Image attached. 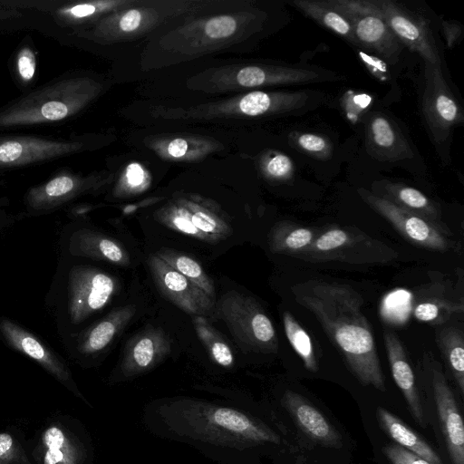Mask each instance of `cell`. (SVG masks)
Here are the masks:
<instances>
[{
  "label": "cell",
  "mask_w": 464,
  "mask_h": 464,
  "mask_svg": "<svg viewBox=\"0 0 464 464\" xmlns=\"http://www.w3.org/2000/svg\"><path fill=\"white\" fill-rule=\"evenodd\" d=\"M292 290L296 303L315 316L341 351L357 380L385 392L384 375L359 293L346 285L318 280L299 284Z\"/></svg>",
  "instance_id": "obj_1"
},
{
  "label": "cell",
  "mask_w": 464,
  "mask_h": 464,
  "mask_svg": "<svg viewBox=\"0 0 464 464\" xmlns=\"http://www.w3.org/2000/svg\"><path fill=\"white\" fill-rule=\"evenodd\" d=\"M173 409L170 426L193 439L236 449L279 443L271 429L237 410L189 400L176 402Z\"/></svg>",
  "instance_id": "obj_2"
},
{
  "label": "cell",
  "mask_w": 464,
  "mask_h": 464,
  "mask_svg": "<svg viewBox=\"0 0 464 464\" xmlns=\"http://www.w3.org/2000/svg\"><path fill=\"white\" fill-rule=\"evenodd\" d=\"M82 82L55 81L0 109V129L61 121L84 102Z\"/></svg>",
  "instance_id": "obj_3"
},
{
  "label": "cell",
  "mask_w": 464,
  "mask_h": 464,
  "mask_svg": "<svg viewBox=\"0 0 464 464\" xmlns=\"http://www.w3.org/2000/svg\"><path fill=\"white\" fill-rule=\"evenodd\" d=\"M215 315L226 323L242 349L262 353L277 351L273 324L253 298L230 291L216 302Z\"/></svg>",
  "instance_id": "obj_4"
},
{
  "label": "cell",
  "mask_w": 464,
  "mask_h": 464,
  "mask_svg": "<svg viewBox=\"0 0 464 464\" xmlns=\"http://www.w3.org/2000/svg\"><path fill=\"white\" fill-rule=\"evenodd\" d=\"M350 22L359 46L395 63L403 44L392 31L375 0H328Z\"/></svg>",
  "instance_id": "obj_5"
},
{
  "label": "cell",
  "mask_w": 464,
  "mask_h": 464,
  "mask_svg": "<svg viewBox=\"0 0 464 464\" xmlns=\"http://www.w3.org/2000/svg\"><path fill=\"white\" fill-rule=\"evenodd\" d=\"M422 113L432 138L444 141L463 121L462 109L442 73L441 64L424 62Z\"/></svg>",
  "instance_id": "obj_6"
},
{
  "label": "cell",
  "mask_w": 464,
  "mask_h": 464,
  "mask_svg": "<svg viewBox=\"0 0 464 464\" xmlns=\"http://www.w3.org/2000/svg\"><path fill=\"white\" fill-rule=\"evenodd\" d=\"M117 290V281L111 275L87 266H74L69 273V314L79 324L104 307Z\"/></svg>",
  "instance_id": "obj_7"
},
{
  "label": "cell",
  "mask_w": 464,
  "mask_h": 464,
  "mask_svg": "<svg viewBox=\"0 0 464 464\" xmlns=\"http://www.w3.org/2000/svg\"><path fill=\"white\" fill-rule=\"evenodd\" d=\"M149 267L160 292L177 306L193 315H215L216 300L173 269L156 255L149 257Z\"/></svg>",
  "instance_id": "obj_8"
},
{
  "label": "cell",
  "mask_w": 464,
  "mask_h": 464,
  "mask_svg": "<svg viewBox=\"0 0 464 464\" xmlns=\"http://www.w3.org/2000/svg\"><path fill=\"white\" fill-rule=\"evenodd\" d=\"M386 23L403 46L420 55L424 62L441 64L439 50L427 22L392 0H375Z\"/></svg>",
  "instance_id": "obj_9"
},
{
  "label": "cell",
  "mask_w": 464,
  "mask_h": 464,
  "mask_svg": "<svg viewBox=\"0 0 464 464\" xmlns=\"http://www.w3.org/2000/svg\"><path fill=\"white\" fill-rule=\"evenodd\" d=\"M358 193L372 208L389 220L411 242L434 250L442 251L448 248V240L430 221L364 188L358 189Z\"/></svg>",
  "instance_id": "obj_10"
},
{
  "label": "cell",
  "mask_w": 464,
  "mask_h": 464,
  "mask_svg": "<svg viewBox=\"0 0 464 464\" xmlns=\"http://www.w3.org/2000/svg\"><path fill=\"white\" fill-rule=\"evenodd\" d=\"M158 219L169 229L210 243L224 240L232 234L231 225L222 216L192 203L170 208Z\"/></svg>",
  "instance_id": "obj_11"
},
{
  "label": "cell",
  "mask_w": 464,
  "mask_h": 464,
  "mask_svg": "<svg viewBox=\"0 0 464 464\" xmlns=\"http://www.w3.org/2000/svg\"><path fill=\"white\" fill-rule=\"evenodd\" d=\"M78 149L79 143L71 140L38 136H1L0 169L54 160Z\"/></svg>",
  "instance_id": "obj_12"
},
{
  "label": "cell",
  "mask_w": 464,
  "mask_h": 464,
  "mask_svg": "<svg viewBox=\"0 0 464 464\" xmlns=\"http://www.w3.org/2000/svg\"><path fill=\"white\" fill-rule=\"evenodd\" d=\"M432 388L438 416L452 464H464V426L452 390L444 374L432 370Z\"/></svg>",
  "instance_id": "obj_13"
},
{
  "label": "cell",
  "mask_w": 464,
  "mask_h": 464,
  "mask_svg": "<svg viewBox=\"0 0 464 464\" xmlns=\"http://www.w3.org/2000/svg\"><path fill=\"white\" fill-rule=\"evenodd\" d=\"M366 148L372 157L384 161L411 159L413 151L395 122L387 115L375 111L366 119Z\"/></svg>",
  "instance_id": "obj_14"
},
{
  "label": "cell",
  "mask_w": 464,
  "mask_h": 464,
  "mask_svg": "<svg viewBox=\"0 0 464 464\" xmlns=\"http://www.w3.org/2000/svg\"><path fill=\"white\" fill-rule=\"evenodd\" d=\"M0 333L14 349L36 361L60 382L72 384L66 364L36 336L6 318L0 319Z\"/></svg>",
  "instance_id": "obj_15"
},
{
  "label": "cell",
  "mask_w": 464,
  "mask_h": 464,
  "mask_svg": "<svg viewBox=\"0 0 464 464\" xmlns=\"http://www.w3.org/2000/svg\"><path fill=\"white\" fill-rule=\"evenodd\" d=\"M170 352V343L163 331L149 328L128 343L121 362V371L127 377L145 372Z\"/></svg>",
  "instance_id": "obj_16"
},
{
  "label": "cell",
  "mask_w": 464,
  "mask_h": 464,
  "mask_svg": "<svg viewBox=\"0 0 464 464\" xmlns=\"http://www.w3.org/2000/svg\"><path fill=\"white\" fill-rule=\"evenodd\" d=\"M283 402L299 429L314 440L336 449L342 446V437L328 420L304 397L287 391Z\"/></svg>",
  "instance_id": "obj_17"
},
{
  "label": "cell",
  "mask_w": 464,
  "mask_h": 464,
  "mask_svg": "<svg viewBox=\"0 0 464 464\" xmlns=\"http://www.w3.org/2000/svg\"><path fill=\"white\" fill-rule=\"evenodd\" d=\"M383 340L393 380L402 392L412 417L418 424L424 427L423 409L416 387L414 373L402 343L396 334L390 331L383 333Z\"/></svg>",
  "instance_id": "obj_18"
},
{
  "label": "cell",
  "mask_w": 464,
  "mask_h": 464,
  "mask_svg": "<svg viewBox=\"0 0 464 464\" xmlns=\"http://www.w3.org/2000/svg\"><path fill=\"white\" fill-rule=\"evenodd\" d=\"M72 255L107 261L116 266H127L130 259L128 251L111 237L92 231L80 229L70 239Z\"/></svg>",
  "instance_id": "obj_19"
},
{
  "label": "cell",
  "mask_w": 464,
  "mask_h": 464,
  "mask_svg": "<svg viewBox=\"0 0 464 464\" xmlns=\"http://www.w3.org/2000/svg\"><path fill=\"white\" fill-rule=\"evenodd\" d=\"M135 305L128 304L111 311L86 331L80 338L78 348L84 354H93L105 349L133 317Z\"/></svg>",
  "instance_id": "obj_20"
},
{
  "label": "cell",
  "mask_w": 464,
  "mask_h": 464,
  "mask_svg": "<svg viewBox=\"0 0 464 464\" xmlns=\"http://www.w3.org/2000/svg\"><path fill=\"white\" fill-rule=\"evenodd\" d=\"M376 415L382 429L397 445L431 464H443L436 451L397 416L382 407L377 409Z\"/></svg>",
  "instance_id": "obj_21"
},
{
  "label": "cell",
  "mask_w": 464,
  "mask_h": 464,
  "mask_svg": "<svg viewBox=\"0 0 464 464\" xmlns=\"http://www.w3.org/2000/svg\"><path fill=\"white\" fill-rule=\"evenodd\" d=\"M43 464H81L82 452L79 443L59 425L48 427L41 439Z\"/></svg>",
  "instance_id": "obj_22"
},
{
  "label": "cell",
  "mask_w": 464,
  "mask_h": 464,
  "mask_svg": "<svg viewBox=\"0 0 464 464\" xmlns=\"http://www.w3.org/2000/svg\"><path fill=\"white\" fill-rule=\"evenodd\" d=\"M293 5L304 14L314 20L324 28L359 46L348 19L328 0H294Z\"/></svg>",
  "instance_id": "obj_23"
},
{
  "label": "cell",
  "mask_w": 464,
  "mask_h": 464,
  "mask_svg": "<svg viewBox=\"0 0 464 464\" xmlns=\"http://www.w3.org/2000/svg\"><path fill=\"white\" fill-rule=\"evenodd\" d=\"M382 197L395 205L423 218L434 219L437 208L434 203L420 190L400 183L385 182Z\"/></svg>",
  "instance_id": "obj_24"
},
{
  "label": "cell",
  "mask_w": 464,
  "mask_h": 464,
  "mask_svg": "<svg viewBox=\"0 0 464 464\" xmlns=\"http://www.w3.org/2000/svg\"><path fill=\"white\" fill-rule=\"evenodd\" d=\"M156 256L216 300L212 279L194 258L169 248H161Z\"/></svg>",
  "instance_id": "obj_25"
},
{
  "label": "cell",
  "mask_w": 464,
  "mask_h": 464,
  "mask_svg": "<svg viewBox=\"0 0 464 464\" xmlns=\"http://www.w3.org/2000/svg\"><path fill=\"white\" fill-rule=\"evenodd\" d=\"M437 342L461 394H464V339L462 333L454 327L443 328L437 334Z\"/></svg>",
  "instance_id": "obj_26"
},
{
  "label": "cell",
  "mask_w": 464,
  "mask_h": 464,
  "mask_svg": "<svg viewBox=\"0 0 464 464\" xmlns=\"http://www.w3.org/2000/svg\"><path fill=\"white\" fill-rule=\"evenodd\" d=\"M192 322L199 340L211 358L223 367H231L234 363L232 351L217 329L203 316L193 315Z\"/></svg>",
  "instance_id": "obj_27"
},
{
  "label": "cell",
  "mask_w": 464,
  "mask_h": 464,
  "mask_svg": "<svg viewBox=\"0 0 464 464\" xmlns=\"http://www.w3.org/2000/svg\"><path fill=\"white\" fill-rule=\"evenodd\" d=\"M283 322L286 337L295 353L303 360L305 368L310 372H316L317 364L313 343L306 331L288 312L284 313Z\"/></svg>",
  "instance_id": "obj_28"
},
{
  "label": "cell",
  "mask_w": 464,
  "mask_h": 464,
  "mask_svg": "<svg viewBox=\"0 0 464 464\" xmlns=\"http://www.w3.org/2000/svg\"><path fill=\"white\" fill-rule=\"evenodd\" d=\"M290 140L295 149L318 160H327L332 155L331 141L321 134L294 131Z\"/></svg>",
  "instance_id": "obj_29"
},
{
  "label": "cell",
  "mask_w": 464,
  "mask_h": 464,
  "mask_svg": "<svg viewBox=\"0 0 464 464\" xmlns=\"http://www.w3.org/2000/svg\"><path fill=\"white\" fill-rule=\"evenodd\" d=\"M266 172L277 180H288L295 172L292 160L284 153L276 152L266 161Z\"/></svg>",
  "instance_id": "obj_30"
},
{
  "label": "cell",
  "mask_w": 464,
  "mask_h": 464,
  "mask_svg": "<svg viewBox=\"0 0 464 464\" xmlns=\"http://www.w3.org/2000/svg\"><path fill=\"white\" fill-rule=\"evenodd\" d=\"M15 70L22 82L29 83L34 80L36 72V56L30 46L25 45L19 50L15 59Z\"/></svg>",
  "instance_id": "obj_31"
},
{
  "label": "cell",
  "mask_w": 464,
  "mask_h": 464,
  "mask_svg": "<svg viewBox=\"0 0 464 464\" xmlns=\"http://www.w3.org/2000/svg\"><path fill=\"white\" fill-rule=\"evenodd\" d=\"M237 27L235 19L229 15H222L208 20L205 25V33L210 38H222L231 35Z\"/></svg>",
  "instance_id": "obj_32"
},
{
  "label": "cell",
  "mask_w": 464,
  "mask_h": 464,
  "mask_svg": "<svg viewBox=\"0 0 464 464\" xmlns=\"http://www.w3.org/2000/svg\"><path fill=\"white\" fill-rule=\"evenodd\" d=\"M382 452L391 464H431L397 444L383 447Z\"/></svg>",
  "instance_id": "obj_33"
},
{
  "label": "cell",
  "mask_w": 464,
  "mask_h": 464,
  "mask_svg": "<svg viewBox=\"0 0 464 464\" xmlns=\"http://www.w3.org/2000/svg\"><path fill=\"white\" fill-rule=\"evenodd\" d=\"M349 240L347 233L342 229H331L323 234L314 242V248L316 251H329L338 248Z\"/></svg>",
  "instance_id": "obj_34"
},
{
  "label": "cell",
  "mask_w": 464,
  "mask_h": 464,
  "mask_svg": "<svg viewBox=\"0 0 464 464\" xmlns=\"http://www.w3.org/2000/svg\"><path fill=\"white\" fill-rule=\"evenodd\" d=\"M371 97L365 93H346L343 106L347 116L356 119L370 105Z\"/></svg>",
  "instance_id": "obj_35"
},
{
  "label": "cell",
  "mask_w": 464,
  "mask_h": 464,
  "mask_svg": "<svg viewBox=\"0 0 464 464\" xmlns=\"http://www.w3.org/2000/svg\"><path fill=\"white\" fill-rule=\"evenodd\" d=\"M313 232L305 227H298L290 231L280 243L284 248L289 250H298L309 246L312 242Z\"/></svg>",
  "instance_id": "obj_36"
},
{
  "label": "cell",
  "mask_w": 464,
  "mask_h": 464,
  "mask_svg": "<svg viewBox=\"0 0 464 464\" xmlns=\"http://www.w3.org/2000/svg\"><path fill=\"white\" fill-rule=\"evenodd\" d=\"M17 459L18 450L13 437L5 432L0 433V464H11Z\"/></svg>",
  "instance_id": "obj_37"
},
{
  "label": "cell",
  "mask_w": 464,
  "mask_h": 464,
  "mask_svg": "<svg viewBox=\"0 0 464 464\" xmlns=\"http://www.w3.org/2000/svg\"><path fill=\"white\" fill-rule=\"evenodd\" d=\"M414 316L422 322L435 320L440 314V306L431 302L419 304L413 311Z\"/></svg>",
  "instance_id": "obj_38"
},
{
  "label": "cell",
  "mask_w": 464,
  "mask_h": 464,
  "mask_svg": "<svg viewBox=\"0 0 464 464\" xmlns=\"http://www.w3.org/2000/svg\"><path fill=\"white\" fill-rule=\"evenodd\" d=\"M141 14L136 9L128 11L120 20V27L125 32L137 29L140 24Z\"/></svg>",
  "instance_id": "obj_39"
},
{
  "label": "cell",
  "mask_w": 464,
  "mask_h": 464,
  "mask_svg": "<svg viewBox=\"0 0 464 464\" xmlns=\"http://www.w3.org/2000/svg\"><path fill=\"white\" fill-rule=\"evenodd\" d=\"M144 170L138 163H131L126 170V178L128 184L131 187H139L144 181Z\"/></svg>",
  "instance_id": "obj_40"
},
{
  "label": "cell",
  "mask_w": 464,
  "mask_h": 464,
  "mask_svg": "<svg viewBox=\"0 0 464 464\" xmlns=\"http://www.w3.org/2000/svg\"><path fill=\"white\" fill-rule=\"evenodd\" d=\"M443 32L447 44L450 48L453 47L461 34V27L456 23H442Z\"/></svg>",
  "instance_id": "obj_41"
},
{
  "label": "cell",
  "mask_w": 464,
  "mask_h": 464,
  "mask_svg": "<svg viewBox=\"0 0 464 464\" xmlns=\"http://www.w3.org/2000/svg\"><path fill=\"white\" fill-rule=\"evenodd\" d=\"M188 150V143L183 139L173 140L168 147V152L174 158H179L185 155Z\"/></svg>",
  "instance_id": "obj_42"
},
{
  "label": "cell",
  "mask_w": 464,
  "mask_h": 464,
  "mask_svg": "<svg viewBox=\"0 0 464 464\" xmlns=\"http://www.w3.org/2000/svg\"><path fill=\"white\" fill-rule=\"evenodd\" d=\"M17 14H19V13H17L14 9L7 8V6L5 5L0 7V19L14 17L16 16Z\"/></svg>",
  "instance_id": "obj_43"
}]
</instances>
